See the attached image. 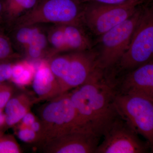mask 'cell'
<instances>
[{
    "instance_id": "obj_6",
    "label": "cell",
    "mask_w": 153,
    "mask_h": 153,
    "mask_svg": "<svg viewBox=\"0 0 153 153\" xmlns=\"http://www.w3.org/2000/svg\"><path fill=\"white\" fill-rule=\"evenodd\" d=\"M43 131L42 145L69 132L75 131L76 113L69 91L48 100L39 110Z\"/></svg>"
},
{
    "instance_id": "obj_2",
    "label": "cell",
    "mask_w": 153,
    "mask_h": 153,
    "mask_svg": "<svg viewBox=\"0 0 153 153\" xmlns=\"http://www.w3.org/2000/svg\"><path fill=\"white\" fill-rule=\"evenodd\" d=\"M153 55V7L145 6L126 51L106 74L110 83L150 60Z\"/></svg>"
},
{
    "instance_id": "obj_22",
    "label": "cell",
    "mask_w": 153,
    "mask_h": 153,
    "mask_svg": "<svg viewBox=\"0 0 153 153\" xmlns=\"http://www.w3.org/2000/svg\"><path fill=\"white\" fill-rule=\"evenodd\" d=\"M16 126V134L20 140L28 143H40V137L30 128Z\"/></svg>"
},
{
    "instance_id": "obj_21",
    "label": "cell",
    "mask_w": 153,
    "mask_h": 153,
    "mask_svg": "<svg viewBox=\"0 0 153 153\" xmlns=\"http://www.w3.org/2000/svg\"><path fill=\"white\" fill-rule=\"evenodd\" d=\"M22 149L13 136L0 130V153H21Z\"/></svg>"
},
{
    "instance_id": "obj_11",
    "label": "cell",
    "mask_w": 153,
    "mask_h": 153,
    "mask_svg": "<svg viewBox=\"0 0 153 153\" xmlns=\"http://www.w3.org/2000/svg\"><path fill=\"white\" fill-rule=\"evenodd\" d=\"M101 137L88 132H69L43 146L47 153H95Z\"/></svg>"
},
{
    "instance_id": "obj_28",
    "label": "cell",
    "mask_w": 153,
    "mask_h": 153,
    "mask_svg": "<svg viewBox=\"0 0 153 153\" xmlns=\"http://www.w3.org/2000/svg\"><path fill=\"white\" fill-rule=\"evenodd\" d=\"M4 0H0V24L2 22V16L4 9Z\"/></svg>"
},
{
    "instance_id": "obj_17",
    "label": "cell",
    "mask_w": 153,
    "mask_h": 153,
    "mask_svg": "<svg viewBox=\"0 0 153 153\" xmlns=\"http://www.w3.org/2000/svg\"><path fill=\"white\" fill-rule=\"evenodd\" d=\"M49 49L47 34L42 30L33 38L23 52L27 60L39 61L47 59Z\"/></svg>"
},
{
    "instance_id": "obj_7",
    "label": "cell",
    "mask_w": 153,
    "mask_h": 153,
    "mask_svg": "<svg viewBox=\"0 0 153 153\" xmlns=\"http://www.w3.org/2000/svg\"><path fill=\"white\" fill-rule=\"evenodd\" d=\"M118 114L153 146V99L138 95L114 94Z\"/></svg>"
},
{
    "instance_id": "obj_3",
    "label": "cell",
    "mask_w": 153,
    "mask_h": 153,
    "mask_svg": "<svg viewBox=\"0 0 153 153\" xmlns=\"http://www.w3.org/2000/svg\"><path fill=\"white\" fill-rule=\"evenodd\" d=\"M61 94L84 83L99 68L95 50L57 54L47 59Z\"/></svg>"
},
{
    "instance_id": "obj_8",
    "label": "cell",
    "mask_w": 153,
    "mask_h": 153,
    "mask_svg": "<svg viewBox=\"0 0 153 153\" xmlns=\"http://www.w3.org/2000/svg\"><path fill=\"white\" fill-rule=\"evenodd\" d=\"M103 140L95 153H147L153 149L149 143L141 139L138 134L119 115L104 132Z\"/></svg>"
},
{
    "instance_id": "obj_23",
    "label": "cell",
    "mask_w": 153,
    "mask_h": 153,
    "mask_svg": "<svg viewBox=\"0 0 153 153\" xmlns=\"http://www.w3.org/2000/svg\"><path fill=\"white\" fill-rule=\"evenodd\" d=\"M82 3L94 2L115 5H134L139 6L149 4L152 0H80Z\"/></svg>"
},
{
    "instance_id": "obj_12",
    "label": "cell",
    "mask_w": 153,
    "mask_h": 153,
    "mask_svg": "<svg viewBox=\"0 0 153 153\" xmlns=\"http://www.w3.org/2000/svg\"><path fill=\"white\" fill-rule=\"evenodd\" d=\"M32 85L37 96L36 102L48 100L61 94L58 82L49 67L47 59L38 61Z\"/></svg>"
},
{
    "instance_id": "obj_26",
    "label": "cell",
    "mask_w": 153,
    "mask_h": 153,
    "mask_svg": "<svg viewBox=\"0 0 153 153\" xmlns=\"http://www.w3.org/2000/svg\"><path fill=\"white\" fill-rule=\"evenodd\" d=\"M37 119H38L35 115L30 111L25 115L21 121L16 125L30 127V126L33 124Z\"/></svg>"
},
{
    "instance_id": "obj_20",
    "label": "cell",
    "mask_w": 153,
    "mask_h": 153,
    "mask_svg": "<svg viewBox=\"0 0 153 153\" xmlns=\"http://www.w3.org/2000/svg\"><path fill=\"white\" fill-rule=\"evenodd\" d=\"M21 57L20 54L15 52L10 39L0 27V60H14Z\"/></svg>"
},
{
    "instance_id": "obj_5",
    "label": "cell",
    "mask_w": 153,
    "mask_h": 153,
    "mask_svg": "<svg viewBox=\"0 0 153 153\" xmlns=\"http://www.w3.org/2000/svg\"><path fill=\"white\" fill-rule=\"evenodd\" d=\"M143 5L122 23L99 36L97 54L99 68L105 74L117 64L128 47L145 6Z\"/></svg>"
},
{
    "instance_id": "obj_19",
    "label": "cell",
    "mask_w": 153,
    "mask_h": 153,
    "mask_svg": "<svg viewBox=\"0 0 153 153\" xmlns=\"http://www.w3.org/2000/svg\"><path fill=\"white\" fill-rule=\"evenodd\" d=\"M39 25H27L14 28L13 38L14 42L22 51L36 35L43 30Z\"/></svg>"
},
{
    "instance_id": "obj_27",
    "label": "cell",
    "mask_w": 153,
    "mask_h": 153,
    "mask_svg": "<svg viewBox=\"0 0 153 153\" xmlns=\"http://www.w3.org/2000/svg\"><path fill=\"white\" fill-rule=\"evenodd\" d=\"M5 116L4 113V110L0 109V130L4 131L5 128Z\"/></svg>"
},
{
    "instance_id": "obj_14",
    "label": "cell",
    "mask_w": 153,
    "mask_h": 153,
    "mask_svg": "<svg viewBox=\"0 0 153 153\" xmlns=\"http://www.w3.org/2000/svg\"><path fill=\"white\" fill-rule=\"evenodd\" d=\"M38 0H4L2 22L12 27L20 17L33 9Z\"/></svg>"
},
{
    "instance_id": "obj_13",
    "label": "cell",
    "mask_w": 153,
    "mask_h": 153,
    "mask_svg": "<svg viewBox=\"0 0 153 153\" xmlns=\"http://www.w3.org/2000/svg\"><path fill=\"white\" fill-rule=\"evenodd\" d=\"M36 103V98L26 92L13 94L4 109L5 116V128L13 127L18 124Z\"/></svg>"
},
{
    "instance_id": "obj_1",
    "label": "cell",
    "mask_w": 153,
    "mask_h": 153,
    "mask_svg": "<svg viewBox=\"0 0 153 153\" xmlns=\"http://www.w3.org/2000/svg\"><path fill=\"white\" fill-rule=\"evenodd\" d=\"M76 113L75 131L88 132L101 137L119 115L114 93L100 68L83 84L69 91Z\"/></svg>"
},
{
    "instance_id": "obj_9",
    "label": "cell",
    "mask_w": 153,
    "mask_h": 153,
    "mask_svg": "<svg viewBox=\"0 0 153 153\" xmlns=\"http://www.w3.org/2000/svg\"><path fill=\"white\" fill-rule=\"evenodd\" d=\"M84 3L82 25L99 36L122 23L142 6L115 5L94 2Z\"/></svg>"
},
{
    "instance_id": "obj_24",
    "label": "cell",
    "mask_w": 153,
    "mask_h": 153,
    "mask_svg": "<svg viewBox=\"0 0 153 153\" xmlns=\"http://www.w3.org/2000/svg\"><path fill=\"white\" fill-rule=\"evenodd\" d=\"M14 93L13 85L7 82H0V109L4 110Z\"/></svg>"
},
{
    "instance_id": "obj_15",
    "label": "cell",
    "mask_w": 153,
    "mask_h": 153,
    "mask_svg": "<svg viewBox=\"0 0 153 153\" xmlns=\"http://www.w3.org/2000/svg\"><path fill=\"white\" fill-rule=\"evenodd\" d=\"M68 52L86 51L92 49L90 38L82 26L63 25Z\"/></svg>"
},
{
    "instance_id": "obj_25",
    "label": "cell",
    "mask_w": 153,
    "mask_h": 153,
    "mask_svg": "<svg viewBox=\"0 0 153 153\" xmlns=\"http://www.w3.org/2000/svg\"><path fill=\"white\" fill-rule=\"evenodd\" d=\"M14 63V60H0V82L10 80Z\"/></svg>"
},
{
    "instance_id": "obj_10",
    "label": "cell",
    "mask_w": 153,
    "mask_h": 153,
    "mask_svg": "<svg viewBox=\"0 0 153 153\" xmlns=\"http://www.w3.org/2000/svg\"><path fill=\"white\" fill-rule=\"evenodd\" d=\"M115 94L138 95L153 99V60L120 76L110 85Z\"/></svg>"
},
{
    "instance_id": "obj_4",
    "label": "cell",
    "mask_w": 153,
    "mask_h": 153,
    "mask_svg": "<svg viewBox=\"0 0 153 153\" xmlns=\"http://www.w3.org/2000/svg\"><path fill=\"white\" fill-rule=\"evenodd\" d=\"M84 5L80 0H38L36 6L18 19L13 27L43 24L83 27Z\"/></svg>"
},
{
    "instance_id": "obj_16",
    "label": "cell",
    "mask_w": 153,
    "mask_h": 153,
    "mask_svg": "<svg viewBox=\"0 0 153 153\" xmlns=\"http://www.w3.org/2000/svg\"><path fill=\"white\" fill-rule=\"evenodd\" d=\"M36 67L32 61L28 60L14 62L10 80L21 88L32 84Z\"/></svg>"
},
{
    "instance_id": "obj_18",
    "label": "cell",
    "mask_w": 153,
    "mask_h": 153,
    "mask_svg": "<svg viewBox=\"0 0 153 153\" xmlns=\"http://www.w3.org/2000/svg\"><path fill=\"white\" fill-rule=\"evenodd\" d=\"M49 46L47 59L61 52H68L63 25H53L47 33Z\"/></svg>"
}]
</instances>
